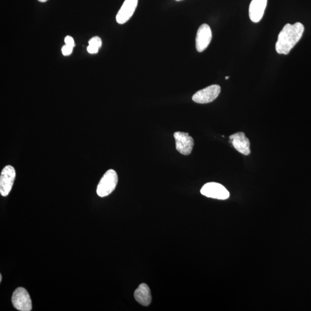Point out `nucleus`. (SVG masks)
<instances>
[{
    "instance_id": "nucleus-1",
    "label": "nucleus",
    "mask_w": 311,
    "mask_h": 311,
    "mask_svg": "<svg viewBox=\"0 0 311 311\" xmlns=\"http://www.w3.org/2000/svg\"><path fill=\"white\" fill-rule=\"evenodd\" d=\"M304 32V27L301 23L285 25L279 33L278 40L276 42V52L279 55H288L300 40Z\"/></svg>"
},
{
    "instance_id": "nucleus-2",
    "label": "nucleus",
    "mask_w": 311,
    "mask_h": 311,
    "mask_svg": "<svg viewBox=\"0 0 311 311\" xmlns=\"http://www.w3.org/2000/svg\"><path fill=\"white\" fill-rule=\"evenodd\" d=\"M118 182L117 172L114 170H109L104 174L99 182L97 190L100 197H105L115 190Z\"/></svg>"
},
{
    "instance_id": "nucleus-3",
    "label": "nucleus",
    "mask_w": 311,
    "mask_h": 311,
    "mask_svg": "<svg viewBox=\"0 0 311 311\" xmlns=\"http://www.w3.org/2000/svg\"><path fill=\"white\" fill-rule=\"evenodd\" d=\"M12 301L15 308L21 311L32 310V301L28 291L25 288L18 287L15 290Z\"/></svg>"
},
{
    "instance_id": "nucleus-4",
    "label": "nucleus",
    "mask_w": 311,
    "mask_h": 311,
    "mask_svg": "<svg viewBox=\"0 0 311 311\" xmlns=\"http://www.w3.org/2000/svg\"><path fill=\"white\" fill-rule=\"evenodd\" d=\"M201 193L206 197L221 200L228 199L230 195L229 191L224 186L220 183L215 182L205 184L201 190Z\"/></svg>"
},
{
    "instance_id": "nucleus-5",
    "label": "nucleus",
    "mask_w": 311,
    "mask_h": 311,
    "mask_svg": "<svg viewBox=\"0 0 311 311\" xmlns=\"http://www.w3.org/2000/svg\"><path fill=\"white\" fill-rule=\"evenodd\" d=\"M16 177V171L11 166H7L3 168L0 176V193L3 197H7L10 194Z\"/></svg>"
},
{
    "instance_id": "nucleus-6",
    "label": "nucleus",
    "mask_w": 311,
    "mask_h": 311,
    "mask_svg": "<svg viewBox=\"0 0 311 311\" xmlns=\"http://www.w3.org/2000/svg\"><path fill=\"white\" fill-rule=\"evenodd\" d=\"M221 92V87L218 85H212L204 89L199 90L193 95V101L197 103L205 104L213 102Z\"/></svg>"
},
{
    "instance_id": "nucleus-7",
    "label": "nucleus",
    "mask_w": 311,
    "mask_h": 311,
    "mask_svg": "<svg viewBox=\"0 0 311 311\" xmlns=\"http://www.w3.org/2000/svg\"><path fill=\"white\" fill-rule=\"evenodd\" d=\"M174 136L176 150L183 155H190L194 147L193 138L189 133L180 132H175Z\"/></svg>"
},
{
    "instance_id": "nucleus-8",
    "label": "nucleus",
    "mask_w": 311,
    "mask_h": 311,
    "mask_svg": "<svg viewBox=\"0 0 311 311\" xmlns=\"http://www.w3.org/2000/svg\"><path fill=\"white\" fill-rule=\"evenodd\" d=\"M212 38V30L209 25L203 24L199 27L195 40L197 51L199 53L204 51L208 47Z\"/></svg>"
},
{
    "instance_id": "nucleus-9",
    "label": "nucleus",
    "mask_w": 311,
    "mask_h": 311,
    "mask_svg": "<svg viewBox=\"0 0 311 311\" xmlns=\"http://www.w3.org/2000/svg\"><path fill=\"white\" fill-rule=\"evenodd\" d=\"M138 2V0H125L117 15L116 21L119 24H125L130 20L137 9Z\"/></svg>"
},
{
    "instance_id": "nucleus-10",
    "label": "nucleus",
    "mask_w": 311,
    "mask_h": 311,
    "mask_svg": "<svg viewBox=\"0 0 311 311\" xmlns=\"http://www.w3.org/2000/svg\"><path fill=\"white\" fill-rule=\"evenodd\" d=\"M229 139L238 152L245 156L250 154V142L244 133L233 134L229 137Z\"/></svg>"
},
{
    "instance_id": "nucleus-11",
    "label": "nucleus",
    "mask_w": 311,
    "mask_h": 311,
    "mask_svg": "<svg viewBox=\"0 0 311 311\" xmlns=\"http://www.w3.org/2000/svg\"><path fill=\"white\" fill-rule=\"evenodd\" d=\"M267 0H252L249 8V15L252 22L258 23L263 18Z\"/></svg>"
},
{
    "instance_id": "nucleus-12",
    "label": "nucleus",
    "mask_w": 311,
    "mask_h": 311,
    "mask_svg": "<svg viewBox=\"0 0 311 311\" xmlns=\"http://www.w3.org/2000/svg\"><path fill=\"white\" fill-rule=\"evenodd\" d=\"M134 298L142 305L148 306L152 301L151 290L146 283H142L134 292Z\"/></svg>"
},
{
    "instance_id": "nucleus-13",
    "label": "nucleus",
    "mask_w": 311,
    "mask_h": 311,
    "mask_svg": "<svg viewBox=\"0 0 311 311\" xmlns=\"http://www.w3.org/2000/svg\"><path fill=\"white\" fill-rule=\"evenodd\" d=\"M88 44L89 45L87 47V52L92 55H94V54L98 53L102 45V41L101 38L94 37L91 38L88 42Z\"/></svg>"
},
{
    "instance_id": "nucleus-14",
    "label": "nucleus",
    "mask_w": 311,
    "mask_h": 311,
    "mask_svg": "<svg viewBox=\"0 0 311 311\" xmlns=\"http://www.w3.org/2000/svg\"><path fill=\"white\" fill-rule=\"evenodd\" d=\"M73 50H74V47L65 45L63 46L62 49H61V51H62L63 55L64 56H68L71 55L73 52Z\"/></svg>"
},
{
    "instance_id": "nucleus-15",
    "label": "nucleus",
    "mask_w": 311,
    "mask_h": 311,
    "mask_svg": "<svg viewBox=\"0 0 311 311\" xmlns=\"http://www.w3.org/2000/svg\"><path fill=\"white\" fill-rule=\"evenodd\" d=\"M64 41L65 45L72 46V47L74 48L75 47V41L74 40V38H73L72 37L69 36H67L66 37H65Z\"/></svg>"
},
{
    "instance_id": "nucleus-16",
    "label": "nucleus",
    "mask_w": 311,
    "mask_h": 311,
    "mask_svg": "<svg viewBox=\"0 0 311 311\" xmlns=\"http://www.w3.org/2000/svg\"><path fill=\"white\" fill-rule=\"evenodd\" d=\"M38 1H39L40 2H41V3H45L48 1V0H38Z\"/></svg>"
},
{
    "instance_id": "nucleus-17",
    "label": "nucleus",
    "mask_w": 311,
    "mask_h": 311,
    "mask_svg": "<svg viewBox=\"0 0 311 311\" xmlns=\"http://www.w3.org/2000/svg\"><path fill=\"white\" fill-rule=\"evenodd\" d=\"M2 275H0V282H2Z\"/></svg>"
},
{
    "instance_id": "nucleus-18",
    "label": "nucleus",
    "mask_w": 311,
    "mask_h": 311,
    "mask_svg": "<svg viewBox=\"0 0 311 311\" xmlns=\"http://www.w3.org/2000/svg\"><path fill=\"white\" fill-rule=\"evenodd\" d=\"M225 79H229V77H228V76L226 77Z\"/></svg>"
},
{
    "instance_id": "nucleus-19",
    "label": "nucleus",
    "mask_w": 311,
    "mask_h": 311,
    "mask_svg": "<svg viewBox=\"0 0 311 311\" xmlns=\"http://www.w3.org/2000/svg\"><path fill=\"white\" fill-rule=\"evenodd\" d=\"M176 1H180V0H176Z\"/></svg>"
}]
</instances>
